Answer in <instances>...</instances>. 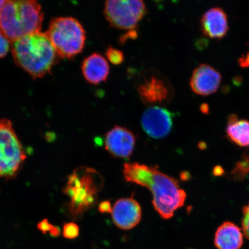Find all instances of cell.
Masks as SVG:
<instances>
[{"label": "cell", "mask_w": 249, "mask_h": 249, "mask_svg": "<svg viewBox=\"0 0 249 249\" xmlns=\"http://www.w3.org/2000/svg\"><path fill=\"white\" fill-rule=\"evenodd\" d=\"M123 174L126 181L148 188L153 196L154 207L161 217L170 219L184 205L186 194L178 180L157 167L138 163H124Z\"/></svg>", "instance_id": "obj_1"}, {"label": "cell", "mask_w": 249, "mask_h": 249, "mask_svg": "<svg viewBox=\"0 0 249 249\" xmlns=\"http://www.w3.org/2000/svg\"><path fill=\"white\" fill-rule=\"evenodd\" d=\"M15 64L33 79L51 73L59 57L46 33L30 34L11 42Z\"/></svg>", "instance_id": "obj_2"}, {"label": "cell", "mask_w": 249, "mask_h": 249, "mask_svg": "<svg viewBox=\"0 0 249 249\" xmlns=\"http://www.w3.org/2000/svg\"><path fill=\"white\" fill-rule=\"evenodd\" d=\"M43 20L37 0H7L0 11V32L11 42L40 32Z\"/></svg>", "instance_id": "obj_3"}, {"label": "cell", "mask_w": 249, "mask_h": 249, "mask_svg": "<svg viewBox=\"0 0 249 249\" xmlns=\"http://www.w3.org/2000/svg\"><path fill=\"white\" fill-rule=\"evenodd\" d=\"M104 186V179L97 171L81 167L68 177L64 194L71 199L69 212L74 218L82 216L97 201L98 194Z\"/></svg>", "instance_id": "obj_4"}, {"label": "cell", "mask_w": 249, "mask_h": 249, "mask_svg": "<svg viewBox=\"0 0 249 249\" xmlns=\"http://www.w3.org/2000/svg\"><path fill=\"white\" fill-rule=\"evenodd\" d=\"M46 34L60 58H73L85 48L86 31L76 18H54Z\"/></svg>", "instance_id": "obj_5"}, {"label": "cell", "mask_w": 249, "mask_h": 249, "mask_svg": "<svg viewBox=\"0 0 249 249\" xmlns=\"http://www.w3.org/2000/svg\"><path fill=\"white\" fill-rule=\"evenodd\" d=\"M26 159L10 120H0V177L14 178Z\"/></svg>", "instance_id": "obj_6"}, {"label": "cell", "mask_w": 249, "mask_h": 249, "mask_svg": "<svg viewBox=\"0 0 249 249\" xmlns=\"http://www.w3.org/2000/svg\"><path fill=\"white\" fill-rule=\"evenodd\" d=\"M147 13L143 0H107L104 14L112 27L134 30Z\"/></svg>", "instance_id": "obj_7"}, {"label": "cell", "mask_w": 249, "mask_h": 249, "mask_svg": "<svg viewBox=\"0 0 249 249\" xmlns=\"http://www.w3.org/2000/svg\"><path fill=\"white\" fill-rule=\"evenodd\" d=\"M137 89L142 102L149 107L167 104L174 95L169 80L158 73L145 74L140 81Z\"/></svg>", "instance_id": "obj_8"}, {"label": "cell", "mask_w": 249, "mask_h": 249, "mask_svg": "<svg viewBox=\"0 0 249 249\" xmlns=\"http://www.w3.org/2000/svg\"><path fill=\"white\" fill-rule=\"evenodd\" d=\"M142 125L145 132L154 139H162L171 132L173 115L166 108L159 106L149 107L143 113Z\"/></svg>", "instance_id": "obj_9"}, {"label": "cell", "mask_w": 249, "mask_h": 249, "mask_svg": "<svg viewBox=\"0 0 249 249\" xmlns=\"http://www.w3.org/2000/svg\"><path fill=\"white\" fill-rule=\"evenodd\" d=\"M136 138L134 133L126 127L115 126L105 138V148L113 157L129 158L133 154Z\"/></svg>", "instance_id": "obj_10"}, {"label": "cell", "mask_w": 249, "mask_h": 249, "mask_svg": "<svg viewBox=\"0 0 249 249\" xmlns=\"http://www.w3.org/2000/svg\"><path fill=\"white\" fill-rule=\"evenodd\" d=\"M222 80L219 71L209 65L202 64L193 71L190 87L196 94L210 95L219 89Z\"/></svg>", "instance_id": "obj_11"}, {"label": "cell", "mask_w": 249, "mask_h": 249, "mask_svg": "<svg viewBox=\"0 0 249 249\" xmlns=\"http://www.w3.org/2000/svg\"><path fill=\"white\" fill-rule=\"evenodd\" d=\"M111 214L115 225L121 229L128 230L141 220V207L132 197L121 198L115 202Z\"/></svg>", "instance_id": "obj_12"}, {"label": "cell", "mask_w": 249, "mask_h": 249, "mask_svg": "<svg viewBox=\"0 0 249 249\" xmlns=\"http://www.w3.org/2000/svg\"><path fill=\"white\" fill-rule=\"evenodd\" d=\"M200 29L205 36L213 39H222L229 29L228 17L219 7L205 12L200 19Z\"/></svg>", "instance_id": "obj_13"}, {"label": "cell", "mask_w": 249, "mask_h": 249, "mask_svg": "<svg viewBox=\"0 0 249 249\" xmlns=\"http://www.w3.org/2000/svg\"><path fill=\"white\" fill-rule=\"evenodd\" d=\"M84 77L91 85L106 82L110 73V67L104 56L95 53L84 60L82 66Z\"/></svg>", "instance_id": "obj_14"}, {"label": "cell", "mask_w": 249, "mask_h": 249, "mask_svg": "<svg viewBox=\"0 0 249 249\" xmlns=\"http://www.w3.org/2000/svg\"><path fill=\"white\" fill-rule=\"evenodd\" d=\"M244 234L234 223H223L217 230L214 245L217 249H240L244 244Z\"/></svg>", "instance_id": "obj_15"}, {"label": "cell", "mask_w": 249, "mask_h": 249, "mask_svg": "<svg viewBox=\"0 0 249 249\" xmlns=\"http://www.w3.org/2000/svg\"><path fill=\"white\" fill-rule=\"evenodd\" d=\"M228 120L227 138L239 147H249V120H239L236 115H231Z\"/></svg>", "instance_id": "obj_16"}, {"label": "cell", "mask_w": 249, "mask_h": 249, "mask_svg": "<svg viewBox=\"0 0 249 249\" xmlns=\"http://www.w3.org/2000/svg\"><path fill=\"white\" fill-rule=\"evenodd\" d=\"M249 173V154L245 153L241 157L240 160L235 164L234 169L231 173L232 178L236 180L244 179Z\"/></svg>", "instance_id": "obj_17"}, {"label": "cell", "mask_w": 249, "mask_h": 249, "mask_svg": "<svg viewBox=\"0 0 249 249\" xmlns=\"http://www.w3.org/2000/svg\"><path fill=\"white\" fill-rule=\"evenodd\" d=\"M107 60L112 64L118 65L122 64L124 61V54L120 50L115 49L113 47H108L106 52Z\"/></svg>", "instance_id": "obj_18"}, {"label": "cell", "mask_w": 249, "mask_h": 249, "mask_svg": "<svg viewBox=\"0 0 249 249\" xmlns=\"http://www.w3.org/2000/svg\"><path fill=\"white\" fill-rule=\"evenodd\" d=\"M79 227L73 222L65 223L62 229V235L68 239H73L79 235Z\"/></svg>", "instance_id": "obj_19"}, {"label": "cell", "mask_w": 249, "mask_h": 249, "mask_svg": "<svg viewBox=\"0 0 249 249\" xmlns=\"http://www.w3.org/2000/svg\"><path fill=\"white\" fill-rule=\"evenodd\" d=\"M10 48H11L10 40L0 32V59L5 57L7 55Z\"/></svg>", "instance_id": "obj_20"}, {"label": "cell", "mask_w": 249, "mask_h": 249, "mask_svg": "<svg viewBox=\"0 0 249 249\" xmlns=\"http://www.w3.org/2000/svg\"><path fill=\"white\" fill-rule=\"evenodd\" d=\"M242 231L249 240V202L243 209Z\"/></svg>", "instance_id": "obj_21"}, {"label": "cell", "mask_w": 249, "mask_h": 249, "mask_svg": "<svg viewBox=\"0 0 249 249\" xmlns=\"http://www.w3.org/2000/svg\"><path fill=\"white\" fill-rule=\"evenodd\" d=\"M54 226L50 223L49 220L44 219L37 225V228L41 231L43 234H46L47 233L51 231Z\"/></svg>", "instance_id": "obj_22"}, {"label": "cell", "mask_w": 249, "mask_h": 249, "mask_svg": "<svg viewBox=\"0 0 249 249\" xmlns=\"http://www.w3.org/2000/svg\"><path fill=\"white\" fill-rule=\"evenodd\" d=\"M99 211L102 213H111L112 208L110 202L109 201H104L101 202L99 205Z\"/></svg>", "instance_id": "obj_23"}, {"label": "cell", "mask_w": 249, "mask_h": 249, "mask_svg": "<svg viewBox=\"0 0 249 249\" xmlns=\"http://www.w3.org/2000/svg\"><path fill=\"white\" fill-rule=\"evenodd\" d=\"M238 63L239 66L243 68H249V53L245 55H242L239 58Z\"/></svg>", "instance_id": "obj_24"}, {"label": "cell", "mask_w": 249, "mask_h": 249, "mask_svg": "<svg viewBox=\"0 0 249 249\" xmlns=\"http://www.w3.org/2000/svg\"><path fill=\"white\" fill-rule=\"evenodd\" d=\"M49 233L52 237H58V236L60 235L61 230L58 227L54 226L51 231L49 232Z\"/></svg>", "instance_id": "obj_25"}, {"label": "cell", "mask_w": 249, "mask_h": 249, "mask_svg": "<svg viewBox=\"0 0 249 249\" xmlns=\"http://www.w3.org/2000/svg\"><path fill=\"white\" fill-rule=\"evenodd\" d=\"M224 171L222 167L217 166L214 169L213 173L215 176L222 175Z\"/></svg>", "instance_id": "obj_26"}, {"label": "cell", "mask_w": 249, "mask_h": 249, "mask_svg": "<svg viewBox=\"0 0 249 249\" xmlns=\"http://www.w3.org/2000/svg\"><path fill=\"white\" fill-rule=\"evenodd\" d=\"M7 0H0V11L4 7Z\"/></svg>", "instance_id": "obj_27"}, {"label": "cell", "mask_w": 249, "mask_h": 249, "mask_svg": "<svg viewBox=\"0 0 249 249\" xmlns=\"http://www.w3.org/2000/svg\"><path fill=\"white\" fill-rule=\"evenodd\" d=\"M155 1H161V0H155Z\"/></svg>", "instance_id": "obj_28"}]
</instances>
